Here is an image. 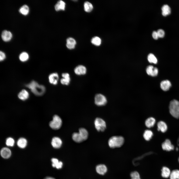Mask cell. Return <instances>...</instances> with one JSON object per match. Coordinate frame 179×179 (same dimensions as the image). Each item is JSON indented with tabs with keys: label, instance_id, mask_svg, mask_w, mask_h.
<instances>
[{
	"label": "cell",
	"instance_id": "obj_9",
	"mask_svg": "<svg viewBox=\"0 0 179 179\" xmlns=\"http://www.w3.org/2000/svg\"><path fill=\"white\" fill-rule=\"evenodd\" d=\"M162 147L163 150L167 151H170L174 149V145L172 144L170 141L168 139H166L162 143Z\"/></svg>",
	"mask_w": 179,
	"mask_h": 179
},
{
	"label": "cell",
	"instance_id": "obj_37",
	"mask_svg": "<svg viewBox=\"0 0 179 179\" xmlns=\"http://www.w3.org/2000/svg\"><path fill=\"white\" fill-rule=\"evenodd\" d=\"M158 37L160 38H163L165 34L164 31L162 29H159L157 31Z\"/></svg>",
	"mask_w": 179,
	"mask_h": 179
},
{
	"label": "cell",
	"instance_id": "obj_19",
	"mask_svg": "<svg viewBox=\"0 0 179 179\" xmlns=\"http://www.w3.org/2000/svg\"><path fill=\"white\" fill-rule=\"evenodd\" d=\"M72 138L74 141L77 143H80L84 141L79 132L73 133L72 135Z\"/></svg>",
	"mask_w": 179,
	"mask_h": 179
},
{
	"label": "cell",
	"instance_id": "obj_11",
	"mask_svg": "<svg viewBox=\"0 0 179 179\" xmlns=\"http://www.w3.org/2000/svg\"><path fill=\"white\" fill-rule=\"evenodd\" d=\"M58 79V74L56 73L51 74L48 77L50 83L54 85H56L57 84Z\"/></svg>",
	"mask_w": 179,
	"mask_h": 179
},
{
	"label": "cell",
	"instance_id": "obj_7",
	"mask_svg": "<svg viewBox=\"0 0 179 179\" xmlns=\"http://www.w3.org/2000/svg\"><path fill=\"white\" fill-rule=\"evenodd\" d=\"M146 71L147 74L149 75L154 77L157 75L158 70L157 68L154 67L152 65H149L146 68Z\"/></svg>",
	"mask_w": 179,
	"mask_h": 179
},
{
	"label": "cell",
	"instance_id": "obj_32",
	"mask_svg": "<svg viewBox=\"0 0 179 179\" xmlns=\"http://www.w3.org/2000/svg\"><path fill=\"white\" fill-rule=\"evenodd\" d=\"M148 61L151 63L156 64L157 63V60L155 56L152 53L149 54L147 56Z\"/></svg>",
	"mask_w": 179,
	"mask_h": 179
},
{
	"label": "cell",
	"instance_id": "obj_30",
	"mask_svg": "<svg viewBox=\"0 0 179 179\" xmlns=\"http://www.w3.org/2000/svg\"><path fill=\"white\" fill-rule=\"evenodd\" d=\"M19 11V12L22 14L26 15L29 12V7L27 5H24L20 8Z\"/></svg>",
	"mask_w": 179,
	"mask_h": 179
},
{
	"label": "cell",
	"instance_id": "obj_6",
	"mask_svg": "<svg viewBox=\"0 0 179 179\" xmlns=\"http://www.w3.org/2000/svg\"><path fill=\"white\" fill-rule=\"evenodd\" d=\"M106 97L103 95L99 94H96L94 97V103L95 104L99 106L105 105L107 103Z\"/></svg>",
	"mask_w": 179,
	"mask_h": 179
},
{
	"label": "cell",
	"instance_id": "obj_15",
	"mask_svg": "<svg viewBox=\"0 0 179 179\" xmlns=\"http://www.w3.org/2000/svg\"><path fill=\"white\" fill-rule=\"evenodd\" d=\"M0 154L3 158L5 159L8 158L11 155V152L10 150L6 147L2 148L0 151Z\"/></svg>",
	"mask_w": 179,
	"mask_h": 179
},
{
	"label": "cell",
	"instance_id": "obj_21",
	"mask_svg": "<svg viewBox=\"0 0 179 179\" xmlns=\"http://www.w3.org/2000/svg\"><path fill=\"white\" fill-rule=\"evenodd\" d=\"M162 14L164 16H166L170 14L171 13V9L170 6L167 4L164 5L161 8Z\"/></svg>",
	"mask_w": 179,
	"mask_h": 179
},
{
	"label": "cell",
	"instance_id": "obj_1",
	"mask_svg": "<svg viewBox=\"0 0 179 179\" xmlns=\"http://www.w3.org/2000/svg\"><path fill=\"white\" fill-rule=\"evenodd\" d=\"M35 95L41 96L44 93L45 90V86L40 85L34 81H32L30 83L26 85Z\"/></svg>",
	"mask_w": 179,
	"mask_h": 179
},
{
	"label": "cell",
	"instance_id": "obj_34",
	"mask_svg": "<svg viewBox=\"0 0 179 179\" xmlns=\"http://www.w3.org/2000/svg\"><path fill=\"white\" fill-rule=\"evenodd\" d=\"M29 58L28 54L25 52L21 53L19 56V58L21 61L25 62L27 61Z\"/></svg>",
	"mask_w": 179,
	"mask_h": 179
},
{
	"label": "cell",
	"instance_id": "obj_28",
	"mask_svg": "<svg viewBox=\"0 0 179 179\" xmlns=\"http://www.w3.org/2000/svg\"><path fill=\"white\" fill-rule=\"evenodd\" d=\"M153 135L152 131L149 130H145L143 134V137L144 139L147 141L149 140L151 138Z\"/></svg>",
	"mask_w": 179,
	"mask_h": 179
},
{
	"label": "cell",
	"instance_id": "obj_4",
	"mask_svg": "<svg viewBox=\"0 0 179 179\" xmlns=\"http://www.w3.org/2000/svg\"><path fill=\"white\" fill-rule=\"evenodd\" d=\"M62 121L61 118L57 115H55L53 117L52 120L49 123V126L53 129L57 130L61 127Z\"/></svg>",
	"mask_w": 179,
	"mask_h": 179
},
{
	"label": "cell",
	"instance_id": "obj_13",
	"mask_svg": "<svg viewBox=\"0 0 179 179\" xmlns=\"http://www.w3.org/2000/svg\"><path fill=\"white\" fill-rule=\"evenodd\" d=\"M171 86L170 82L168 80H166L162 81L160 84L161 89L164 91L168 90Z\"/></svg>",
	"mask_w": 179,
	"mask_h": 179
},
{
	"label": "cell",
	"instance_id": "obj_38",
	"mask_svg": "<svg viewBox=\"0 0 179 179\" xmlns=\"http://www.w3.org/2000/svg\"><path fill=\"white\" fill-rule=\"evenodd\" d=\"M5 53L3 52L0 51V61L4 60L5 58Z\"/></svg>",
	"mask_w": 179,
	"mask_h": 179
},
{
	"label": "cell",
	"instance_id": "obj_14",
	"mask_svg": "<svg viewBox=\"0 0 179 179\" xmlns=\"http://www.w3.org/2000/svg\"><path fill=\"white\" fill-rule=\"evenodd\" d=\"M62 78L60 80L61 83L63 85H68L70 83V79L69 74L67 73H62Z\"/></svg>",
	"mask_w": 179,
	"mask_h": 179
},
{
	"label": "cell",
	"instance_id": "obj_16",
	"mask_svg": "<svg viewBox=\"0 0 179 179\" xmlns=\"http://www.w3.org/2000/svg\"><path fill=\"white\" fill-rule=\"evenodd\" d=\"M76 44V41L73 38H69L66 40V46L69 49H72L75 48Z\"/></svg>",
	"mask_w": 179,
	"mask_h": 179
},
{
	"label": "cell",
	"instance_id": "obj_22",
	"mask_svg": "<svg viewBox=\"0 0 179 179\" xmlns=\"http://www.w3.org/2000/svg\"><path fill=\"white\" fill-rule=\"evenodd\" d=\"M27 144V141L25 138L21 137L19 138L17 141V144L20 148H23L26 146Z\"/></svg>",
	"mask_w": 179,
	"mask_h": 179
},
{
	"label": "cell",
	"instance_id": "obj_41",
	"mask_svg": "<svg viewBox=\"0 0 179 179\" xmlns=\"http://www.w3.org/2000/svg\"></svg>",
	"mask_w": 179,
	"mask_h": 179
},
{
	"label": "cell",
	"instance_id": "obj_17",
	"mask_svg": "<svg viewBox=\"0 0 179 179\" xmlns=\"http://www.w3.org/2000/svg\"><path fill=\"white\" fill-rule=\"evenodd\" d=\"M96 170L99 174L103 175L106 172L107 168L105 165L103 164H100L96 167Z\"/></svg>",
	"mask_w": 179,
	"mask_h": 179
},
{
	"label": "cell",
	"instance_id": "obj_27",
	"mask_svg": "<svg viewBox=\"0 0 179 179\" xmlns=\"http://www.w3.org/2000/svg\"><path fill=\"white\" fill-rule=\"evenodd\" d=\"M155 122V119L153 117H150L147 118L145 121V125L148 128H150L153 127Z\"/></svg>",
	"mask_w": 179,
	"mask_h": 179
},
{
	"label": "cell",
	"instance_id": "obj_2",
	"mask_svg": "<svg viewBox=\"0 0 179 179\" xmlns=\"http://www.w3.org/2000/svg\"><path fill=\"white\" fill-rule=\"evenodd\" d=\"M124 139L121 136H115L111 137L108 141V144L111 148L119 147L123 144Z\"/></svg>",
	"mask_w": 179,
	"mask_h": 179
},
{
	"label": "cell",
	"instance_id": "obj_40",
	"mask_svg": "<svg viewBox=\"0 0 179 179\" xmlns=\"http://www.w3.org/2000/svg\"><path fill=\"white\" fill-rule=\"evenodd\" d=\"M45 179H55L54 178L51 177H47L45 178Z\"/></svg>",
	"mask_w": 179,
	"mask_h": 179
},
{
	"label": "cell",
	"instance_id": "obj_33",
	"mask_svg": "<svg viewBox=\"0 0 179 179\" xmlns=\"http://www.w3.org/2000/svg\"><path fill=\"white\" fill-rule=\"evenodd\" d=\"M91 43L96 46H99L101 44V40L99 37L96 36L93 38L91 40Z\"/></svg>",
	"mask_w": 179,
	"mask_h": 179
},
{
	"label": "cell",
	"instance_id": "obj_3",
	"mask_svg": "<svg viewBox=\"0 0 179 179\" xmlns=\"http://www.w3.org/2000/svg\"><path fill=\"white\" fill-rule=\"evenodd\" d=\"M169 109L171 114L174 117L179 119V101L175 99L172 100L170 103Z\"/></svg>",
	"mask_w": 179,
	"mask_h": 179
},
{
	"label": "cell",
	"instance_id": "obj_10",
	"mask_svg": "<svg viewBox=\"0 0 179 179\" xmlns=\"http://www.w3.org/2000/svg\"><path fill=\"white\" fill-rule=\"evenodd\" d=\"M75 73L78 75H83L87 72L86 67L82 65H79L77 66L74 69Z\"/></svg>",
	"mask_w": 179,
	"mask_h": 179
},
{
	"label": "cell",
	"instance_id": "obj_5",
	"mask_svg": "<svg viewBox=\"0 0 179 179\" xmlns=\"http://www.w3.org/2000/svg\"><path fill=\"white\" fill-rule=\"evenodd\" d=\"M95 128L99 132H103L106 128V123L103 119L99 118H96L94 122Z\"/></svg>",
	"mask_w": 179,
	"mask_h": 179
},
{
	"label": "cell",
	"instance_id": "obj_36",
	"mask_svg": "<svg viewBox=\"0 0 179 179\" xmlns=\"http://www.w3.org/2000/svg\"><path fill=\"white\" fill-rule=\"evenodd\" d=\"M131 179H140L138 173L137 171L132 172L130 174Z\"/></svg>",
	"mask_w": 179,
	"mask_h": 179
},
{
	"label": "cell",
	"instance_id": "obj_20",
	"mask_svg": "<svg viewBox=\"0 0 179 179\" xmlns=\"http://www.w3.org/2000/svg\"><path fill=\"white\" fill-rule=\"evenodd\" d=\"M18 96L20 99L24 100L28 98L29 97V94L26 90H23L19 93Z\"/></svg>",
	"mask_w": 179,
	"mask_h": 179
},
{
	"label": "cell",
	"instance_id": "obj_8",
	"mask_svg": "<svg viewBox=\"0 0 179 179\" xmlns=\"http://www.w3.org/2000/svg\"><path fill=\"white\" fill-rule=\"evenodd\" d=\"M51 143L53 147L57 149L61 147L62 142L61 139L59 137H54L52 139Z\"/></svg>",
	"mask_w": 179,
	"mask_h": 179
},
{
	"label": "cell",
	"instance_id": "obj_24",
	"mask_svg": "<svg viewBox=\"0 0 179 179\" xmlns=\"http://www.w3.org/2000/svg\"><path fill=\"white\" fill-rule=\"evenodd\" d=\"M51 161L52 163V166L53 167H55L57 169H60L62 167V163L61 161H59L57 159L53 158L51 159Z\"/></svg>",
	"mask_w": 179,
	"mask_h": 179
},
{
	"label": "cell",
	"instance_id": "obj_25",
	"mask_svg": "<svg viewBox=\"0 0 179 179\" xmlns=\"http://www.w3.org/2000/svg\"><path fill=\"white\" fill-rule=\"evenodd\" d=\"M79 132L82 136L84 141L87 139L88 136V133L86 129L84 128H80L79 129Z\"/></svg>",
	"mask_w": 179,
	"mask_h": 179
},
{
	"label": "cell",
	"instance_id": "obj_12",
	"mask_svg": "<svg viewBox=\"0 0 179 179\" xmlns=\"http://www.w3.org/2000/svg\"><path fill=\"white\" fill-rule=\"evenodd\" d=\"M12 36L11 33L6 30L3 31L2 33L1 37L2 40L7 42L9 41L11 39Z\"/></svg>",
	"mask_w": 179,
	"mask_h": 179
},
{
	"label": "cell",
	"instance_id": "obj_29",
	"mask_svg": "<svg viewBox=\"0 0 179 179\" xmlns=\"http://www.w3.org/2000/svg\"><path fill=\"white\" fill-rule=\"evenodd\" d=\"M84 7L85 10L87 12H91L93 9V6L92 4L88 1H86L85 2Z\"/></svg>",
	"mask_w": 179,
	"mask_h": 179
},
{
	"label": "cell",
	"instance_id": "obj_39",
	"mask_svg": "<svg viewBox=\"0 0 179 179\" xmlns=\"http://www.w3.org/2000/svg\"><path fill=\"white\" fill-rule=\"evenodd\" d=\"M152 35L153 38L155 40L159 38L157 31H153Z\"/></svg>",
	"mask_w": 179,
	"mask_h": 179
},
{
	"label": "cell",
	"instance_id": "obj_35",
	"mask_svg": "<svg viewBox=\"0 0 179 179\" xmlns=\"http://www.w3.org/2000/svg\"><path fill=\"white\" fill-rule=\"evenodd\" d=\"M14 139L11 137H8L6 140V144L8 146H13L14 144Z\"/></svg>",
	"mask_w": 179,
	"mask_h": 179
},
{
	"label": "cell",
	"instance_id": "obj_26",
	"mask_svg": "<svg viewBox=\"0 0 179 179\" xmlns=\"http://www.w3.org/2000/svg\"><path fill=\"white\" fill-rule=\"evenodd\" d=\"M161 171V175L163 177L167 178L170 177L171 172L169 168L166 167H164L162 168Z\"/></svg>",
	"mask_w": 179,
	"mask_h": 179
},
{
	"label": "cell",
	"instance_id": "obj_23",
	"mask_svg": "<svg viewBox=\"0 0 179 179\" xmlns=\"http://www.w3.org/2000/svg\"><path fill=\"white\" fill-rule=\"evenodd\" d=\"M158 130L164 133L167 130V126L166 124L163 121H160L157 124Z\"/></svg>",
	"mask_w": 179,
	"mask_h": 179
},
{
	"label": "cell",
	"instance_id": "obj_31",
	"mask_svg": "<svg viewBox=\"0 0 179 179\" xmlns=\"http://www.w3.org/2000/svg\"><path fill=\"white\" fill-rule=\"evenodd\" d=\"M170 179H179V170H175L171 172L170 176Z\"/></svg>",
	"mask_w": 179,
	"mask_h": 179
},
{
	"label": "cell",
	"instance_id": "obj_18",
	"mask_svg": "<svg viewBox=\"0 0 179 179\" xmlns=\"http://www.w3.org/2000/svg\"><path fill=\"white\" fill-rule=\"evenodd\" d=\"M66 4L63 1L60 0L58 1L55 6V9L56 11L60 10H64Z\"/></svg>",
	"mask_w": 179,
	"mask_h": 179
}]
</instances>
